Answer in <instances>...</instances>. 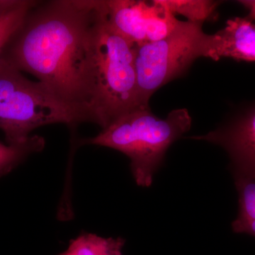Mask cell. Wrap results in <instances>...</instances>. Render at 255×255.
Wrapping results in <instances>:
<instances>
[{"label":"cell","instance_id":"8992f818","mask_svg":"<svg viewBox=\"0 0 255 255\" xmlns=\"http://www.w3.org/2000/svg\"><path fill=\"white\" fill-rule=\"evenodd\" d=\"M107 22L135 45L162 39L179 23L159 0H105Z\"/></svg>","mask_w":255,"mask_h":255},{"label":"cell","instance_id":"5bb4252c","mask_svg":"<svg viewBox=\"0 0 255 255\" xmlns=\"http://www.w3.org/2000/svg\"><path fill=\"white\" fill-rule=\"evenodd\" d=\"M28 0H0V17L24 6Z\"/></svg>","mask_w":255,"mask_h":255},{"label":"cell","instance_id":"5b68a950","mask_svg":"<svg viewBox=\"0 0 255 255\" xmlns=\"http://www.w3.org/2000/svg\"><path fill=\"white\" fill-rule=\"evenodd\" d=\"M140 109L143 108L139 98L135 44L111 27L106 14L99 48L97 125L105 128L122 116Z\"/></svg>","mask_w":255,"mask_h":255},{"label":"cell","instance_id":"ba28073f","mask_svg":"<svg viewBox=\"0 0 255 255\" xmlns=\"http://www.w3.org/2000/svg\"><path fill=\"white\" fill-rule=\"evenodd\" d=\"M214 36L212 60L228 58L255 62V23L253 21L246 17L231 18Z\"/></svg>","mask_w":255,"mask_h":255},{"label":"cell","instance_id":"3957f363","mask_svg":"<svg viewBox=\"0 0 255 255\" xmlns=\"http://www.w3.org/2000/svg\"><path fill=\"white\" fill-rule=\"evenodd\" d=\"M80 123L78 115L44 85L0 59V130L7 144L25 143L33 130L48 124Z\"/></svg>","mask_w":255,"mask_h":255},{"label":"cell","instance_id":"7c38bea8","mask_svg":"<svg viewBox=\"0 0 255 255\" xmlns=\"http://www.w3.org/2000/svg\"><path fill=\"white\" fill-rule=\"evenodd\" d=\"M172 14H180L191 23H203L213 14L218 2L209 0H159Z\"/></svg>","mask_w":255,"mask_h":255},{"label":"cell","instance_id":"7a4b0ae2","mask_svg":"<svg viewBox=\"0 0 255 255\" xmlns=\"http://www.w3.org/2000/svg\"><path fill=\"white\" fill-rule=\"evenodd\" d=\"M191 126V116L186 109L172 111L164 119L152 114L150 109H140L122 116L82 144L122 152L130 159L137 185L148 187L169 147L189 131Z\"/></svg>","mask_w":255,"mask_h":255},{"label":"cell","instance_id":"277c9868","mask_svg":"<svg viewBox=\"0 0 255 255\" xmlns=\"http://www.w3.org/2000/svg\"><path fill=\"white\" fill-rule=\"evenodd\" d=\"M203 23L179 21L162 39L135 45V64L140 105L150 109L149 101L158 89L180 76L201 57L212 59L214 35L206 33Z\"/></svg>","mask_w":255,"mask_h":255},{"label":"cell","instance_id":"9a60e30c","mask_svg":"<svg viewBox=\"0 0 255 255\" xmlns=\"http://www.w3.org/2000/svg\"><path fill=\"white\" fill-rule=\"evenodd\" d=\"M238 2L248 9V15L246 18L254 22L255 21V0H241V1H238Z\"/></svg>","mask_w":255,"mask_h":255},{"label":"cell","instance_id":"2e32d148","mask_svg":"<svg viewBox=\"0 0 255 255\" xmlns=\"http://www.w3.org/2000/svg\"><path fill=\"white\" fill-rule=\"evenodd\" d=\"M63 255H71L69 254L68 252H66V253H65V254H63Z\"/></svg>","mask_w":255,"mask_h":255},{"label":"cell","instance_id":"52a82bcc","mask_svg":"<svg viewBox=\"0 0 255 255\" xmlns=\"http://www.w3.org/2000/svg\"><path fill=\"white\" fill-rule=\"evenodd\" d=\"M194 138L223 146L232 159L235 172L255 178V105L226 128Z\"/></svg>","mask_w":255,"mask_h":255},{"label":"cell","instance_id":"9c48e42d","mask_svg":"<svg viewBox=\"0 0 255 255\" xmlns=\"http://www.w3.org/2000/svg\"><path fill=\"white\" fill-rule=\"evenodd\" d=\"M239 194V213L233 221V231L255 237V178L235 172Z\"/></svg>","mask_w":255,"mask_h":255},{"label":"cell","instance_id":"8fae6325","mask_svg":"<svg viewBox=\"0 0 255 255\" xmlns=\"http://www.w3.org/2000/svg\"><path fill=\"white\" fill-rule=\"evenodd\" d=\"M44 145V139L38 135H33L21 145L0 142V177L9 173L31 154L41 151Z\"/></svg>","mask_w":255,"mask_h":255},{"label":"cell","instance_id":"6da1fadb","mask_svg":"<svg viewBox=\"0 0 255 255\" xmlns=\"http://www.w3.org/2000/svg\"><path fill=\"white\" fill-rule=\"evenodd\" d=\"M105 0L35 1L0 59L31 74L81 123L97 124L99 48Z\"/></svg>","mask_w":255,"mask_h":255},{"label":"cell","instance_id":"30bf717a","mask_svg":"<svg viewBox=\"0 0 255 255\" xmlns=\"http://www.w3.org/2000/svg\"><path fill=\"white\" fill-rule=\"evenodd\" d=\"M125 241L122 238H102L84 234L70 242L68 253L71 255H122Z\"/></svg>","mask_w":255,"mask_h":255},{"label":"cell","instance_id":"4fadbf2b","mask_svg":"<svg viewBox=\"0 0 255 255\" xmlns=\"http://www.w3.org/2000/svg\"><path fill=\"white\" fill-rule=\"evenodd\" d=\"M34 1L28 0L24 6L0 17V53L9 37L19 26L28 9Z\"/></svg>","mask_w":255,"mask_h":255}]
</instances>
